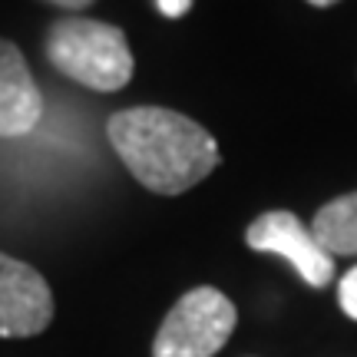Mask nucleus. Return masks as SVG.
<instances>
[{"instance_id": "4", "label": "nucleus", "mask_w": 357, "mask_h": 357, "mask_svg": "<svg viewBox=\"0 0 357 357\" xmlns=\"http://www.w3.org/2000/svg\"><path fill=\"white\" fill-rule=\"evenodd\" d=\"M245 245L255 252H265V255L284 258L311 288H328L334 278V258L321 248L314 231L294 212L275 208V212L258 215L245 229Z\"/></svg>"}, {"instance_id": "10", "label": "nucleus", "mask_w": 357, "mask_h": 357, "mask_svg": "<svg viewBox=\"0 0 357 357\" xmlns=\"http://www.w3.org/2000/svg\"><path fill=\"white\" fill-rule=\"evenodd\" d=\"M47 3H53V7H60V10L79 13V10H86V7H93L96 0H47Z\"/></svg>"}, {"instance_id": "7", "label": "nucleus", "mask_w": 357, "mask_h": 357, "mask_svg": "<svg viewBox=\"0 0 357 357\" xmlns=\"http://www.w3.org/2000/svg\"><path fill=\"white\" fill-rule=\"evenodd\" d=\"M311 231L331 258L357 255V192L337 195L321 205L311 222Z\"/></svg>"}, {"instance_id": "3", "label": "nucleus", "mask_w": 357, "mask_h": 357, "mask_svg": "<svg viewBox=\"0 0 357 357\" xmlns=\"http://www.w3.org/2000/svg\"><path fill=\"white\" fill-rule=\"evenodd\" d=\"M238 311L212 284H199L178 298L153 341V357H215L229 344Z\"/></svg>"}, {"instance_id": "11", "label": "nucleus", "mask_w": 357, "mask_h": 357, "mask_svg": "<svg viewBox=\"0 0 357 357\" xmlns=\"http://www.w3.org/2000/svg\"><path fill=\"white\" fill-rule=\"evenodd\" d=\"M311 7H331V3H337V0H307Z\"/></svg>"}, {"instance_id": "2", "label": "nucleus", "mask_w": 357, "mask_h": 357, "mask_svg": "<svg viewBox=\"0 0 357 357\" xmlns=\"http://www.w3.org/2000/svg\"><path fill=\"white\" fill-rule=\"evenodd\" d=\"M47 60L56 73L93 93H119L132 79V50L126 33L93 17H60L43 40Z\"/></svg>"}, {"instance_id": "8", "label": "nucleus", "mask_w": 357, "mask_h": 357, "mask_svg": "<svg viewBox=\"0 0 357 357\" xmlns=\"http://www.w3.org/2000/svg\"><path fill=\"white\" fill-rule=\"evenodd\" d=\"M337 305L351 321H357V265L337 281Z\"/></svg>"}, {"instance_id": "6", "label": "nucleus", "mask_w": 357, "mask_h": 357, "mask_svg": "<svg viewBox=\"0 0 357 357\" xmlns=\"http://www.w3.org/2000/svg\"><path fill=\"white\" fill-rule=\"evenodd\" d=\"M43 116V96L17 43L0 37V136H24Z\"/></svg>"}, {"instance_id": "5", "label": "nucleus", "mask_w": 357, "mask_h": 357, "mask_svg": "<svg viewBox=\"0 0 357 357\" xmlns=\"http://www.w3.org/2000/svg\"><path fill=\"white\" fill-rule=\"evenodd\" d=\"M53 321V291L33 265L0 252V337H33Z\"/></svg>"}, {"instance_id": "1", "label": "nucleus", "mask_w": 357, "mask_h": 357, "mask_svg": "<svg viewBox=\"0 0 357 357\" xmlns=\"http://www.w3.org/2000/svg\"><path fill=\"white\" fill-rule=\"evenodd\" d=\"M106 136L129 176L155 195H182L218 166L215 136L166 106L119 109L109 116Z\"/></svg>"}, {"instance_id": "9", "label": "nucleus", "mask_w": 357, "mask_h": 357, "mask_svg": "<svg viewBox=\"0 0 357 357\" xmlns=\"http://www.w3.org/2000/svg\"><path fill=\"white\" fill-rule=\"evenodd\" d=\"M192 3H195V0H155L159 13H162V17H169V20H178V17H185V13L192 10Z\"/></svg>"}]
</instances>
